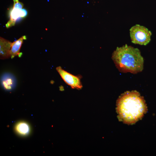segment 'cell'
<instances>
[{
    "instance_id": "obj_9",
    "label": "cell",
    "mask_w": 156,
    "mask_h": 156,
    "mask_svg": "<svg viewBox=\"0 0 156 156\" xmlns=\"http://www.w3.org/2000/svg\"><path fill=\"white\" fill-rule=\"evenodd\" d=\"M13 81L12 78L10 77L6 78L3 80L2 83L4 88L8 90H11L13 87Z\"/></svg>"
},
{
    "instance_id": "obj_4",
    "label": "cell",
    "mask_w": 156,
    "mask_h": 156,
    "mask_svg": "<svg viewBox=\"0 0 156 156\" xmlns=\"http://www.w3.org/2000/svg\"><path fill=\"white\" fill-rule=\"evenodd\" d=\"M56 70L64 82L71 88L78 90L82 88L83 86L80 76L73 75L60 66L57 67Z\"/></svg>"
},
{
    "instance_id": "obj_2",
    "label": "cell",
    "mask_w": 156,
    "mask_h": 156,
    "mask_svg": "<svg viewBox=\"0 0 156 156\" xmlns=\"http://www.w3.org/2000/svg\"><path fill=\"white\" fill-rule=\"evenodd\" d=\"M112 58L120 72L136 74L143 69L144 60L140 50L127 44L117 47Z\"/></svg>"
},
{
    "instance_id": "obj_8",
    "label": "cell",
    "mask_w": 156,
    "mask_h": 156,
    "mask_svg": "<svg viewBox=\"0 0 156 156\" xmlns=\"http://www.w3.org/2000/svg\"><path fill=\"white\" fill-rule=\"evenodd\" d=\"M15 129L18 134L22 136L28 135L30 131V128L29 124L23 121L17 123L15 126Z\"/></svg>"
},
{
    "instance_id": "obj_3",
    "label": "cell",
    "mask_w": 156,
    "mask_h": 156,
    "mask_svg": "<svg viewBox=\"0 0 156 156\" xmlns=\"http://www.w3.org/2000/svg\"><path fill=\"white\" fill-rule=\"evenodd\" d=\"M131 42L135 44L146 45L151 40L152 33L145 27L136 24L129 29Z\"/></svg>"
},
{
    "instance_id": "obj_7",
    "label": "cell",
    "mask_w": 156,
    "mask_h": 156,
    "mask_svg": "<svg viewBox=\"0 0 156 156\" xmlns=\"http://www.w3.org/2000/svg\"><path fill=\"white\" fill-rule=\"evenodd\" d=\"M25 36H23L16 41L12 42L10 51V57L12 59L15 57L18 56L21 57L22 53H20V50L24 40L26 39Z\"/></svg>"
},
{
    "instance_id": "obj_5",
    "label": "cell",
    "mask_w": 156,
    "mask_h": 156,
    "mask_svg": "<svg viewBox=\"0 0 156 156\" xmlns=\"http://www.w3.org/2000/svg\"><path fill=\"white\" fill-rule=\"evenodd\" d=\"M27 13V11L25 9L13 7L10 11V19L6 24V27L9 28L14 26L16 21L18 18L25 17Z\"/></svg>"
},
{
    "instance_id": "obj_1",
    "label": "cell",
    "mask_w": 156,
    "mask_h": 156,
    "mask_svg": "<svg viewBox=\"0 0 156 156\" xmlns=\"http://www.w3.org/2000/svg\"><path fill=\"white\" fill-rule=\"evenodd\" d=\"M116 106L118 119L128 125L141 119L147 110L144 98L136 90L127 91L121 94L117 101Z\"/></svg>"
},
{
    "instance_id": "obj_6",
    "label": "cell",
    "mask_w": 156,
    "mask_h": 156,
    "mask_svg": "<svg viewBox=\"0 0 156 156\" xmlns=\"http://www.w3.org/2000/svg\"><path fill=\"white\" fill-rule=\"evenodd\" d=\"M12 42L2 37L0 38V57L1 59L10 57V51Z\"/></svg>"
}]
</instances>
